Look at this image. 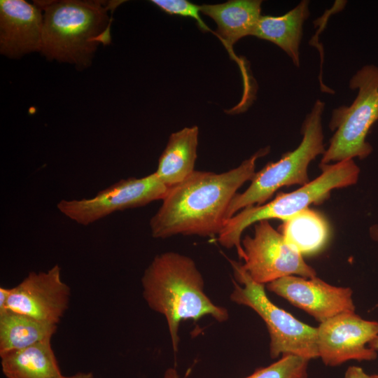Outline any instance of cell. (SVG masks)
Here are the masks:
<instances>
[{
  "instance_id": "83f0119b",
  "label": "cell",
  "mask_w": 378,
  "mask_h": 378,
  "mask_svg": "<svg viewBox=\"0 0 378 378\" xmlns=\"http://www.w3.org/2000/svg\"><path fill=\"white\" fill-rule=\"evenodd\" d=\"M369 378H378V374H372V375H370Z\"/></svg>"
},
{
  "instance_id": "6da1fadb",
  "label": "cell",
  "mask_w": 378,
  "mask_h": 378,
  "mask_svg": "<svg viewBox=\"0 0 378 378\" xmlns=\"http://www.w3.org/2000/svg\"><path fill=\"white\" fill-rule=\"evenodd\" d=\"M270 149L269 146L260 148L237 167L222 173L195 170L170 188L150 220L152 237H218L232 200L239 188L251 181L258 159L267 155Z\"/></svg>"
},
{
  "instance_id": "9c48e42d",
  "label": "cell",
  "mask_w": 378,
  "mask_h": 378,
  "mask_svg": "<svg viewBox=\"0 0 378 378\" xmlns=\"http://www.w3.org/2000/svg\"><path fill=\"white\" fill-rule=\"evenodd\" d=\"M241 244L244 261L242 267L256 283L267 285L291 275L316 276L315 270L286 242L268 220L255 223L253 236L246 235Z\"/></svg>"
},
{
  "instance_id": "8992f818",
  "label": "cell",
  "mask_w": 378,
  "mask_h": 378,
  "mask_svg": "<svg viewBox=\"0 0 378 378\" xmlns=\"http://www.w3.org/2000/svg\"><path fill=\"white\" fill-rule=\"evenodd\" d=\"M358 90L349 106L332 111L329 128L335 132L319 165L368 157L372 146L366 141L370 129L378 120V66L367 64L358 70L349 81Z\"/></svg>"
},
{
  "instance_id": "ba28073f",
  "label": "cell",
  "mask_w": 378,
  "mask_h": 378,
  "mask_svg": "<svg viewBox=\"0 0 378 378\" xmlns=\"http://www.w3.org/2000/svg\"><path fill=\"white\" fill-rule=\"evenodd\" d=\"M169 189L153 172L141 178L121 179L92 198L62 200L57 208L66 218L86 226L116 211L162 200Z\"/></svg>"
},
{
  "instance_id": "44dd1931",
  "label": "cell",
  "mask_w": 378,
  "mask_h": 378,
  "mask_svg": "<svg viewBox=\"0 0 378 378\" xmlns=\"http://www.w3.org/2000/svg\"><path fill=\"white\" fill-rule=\"evenodd\" d=\"M150 2L169 15L193 18L199 27L210 31L200 16V6L187 0H152Z\"/></svg>"
},
{
  "instance_id": "7c38bea8",
  "label": "cell",
  "mask_w": 378,
  "mask_h": 378,
  "mask_svg": "<svg viewBox=\"0 0 378 378\" xmlns=\"http://www.w3.org/2000/svg\"><path fill=\"white\" fill-rule=\"evenodd\" d=\"M266 288L319 323L344 312H355L350 288L332 286L316 276H287L267 284Z\"/></svg>"
},
{
  "instance_id": "ffe728a7",
  "label": "cell",
  "mask_w": 378,
  "mask_h": 378,
  "mask_svg": "<svg viewBox=\"0 0 378 378\" xmlns=\"http://www.w3.org/2000/svg\"><path fill=\"white\" fill-rule=\"evenodd\" d=\"M309 361L296 355H282L276 362L257 368L244 378H307Z\"/></svg>"
},
{
  "instance_id": "4316f807",
  "label": "cell",
  "mask_w": 378,
  "mask_h": 378,
  "mask_svg": "<svg viewBox=\"0 0 378 378\" xmlns=\"http://www.w3.org/2000/svg\"><path fill=\"white\" fill-rule=\"evenodd\" d=\"M368 346L378 351V335L369 343Z\"/></svg>"
},
{
  "instance_id": "ac0fdd59",
  "label": "cell",
  "mask_w": 378,
  "mask_h": 378,
  "mask_svg": "<svg viewBox=\"0 0 378 378\" xmlns=\"http://www.w3.org/2000/svg\"><path fill=\"white\" fill-rule=\"evenodd\" d=\"M280 230L286 242L302 255L319 252L330 234L325 217L309 207L284 220Z\"/></svg>"
},
{
  "instance_id": "5b68a950",
  "label": "cell",
  "mask_w": 378,
  "mask_h": 378,
  "mask_svg": "<svg viewBox=\"0 0 378 378\" xmlns=\"http://www.w3.org/2000/svg\"><path fill=\"white\" fill-rule=\"evenodd\" d=\"M324 108L325 103L317 99L302 123V139L300 145L284 154L279 160L268 163L255 172L247 189L237 193L232 200L226 220L246 207L266 203L284 186H304L311 181L308 175L309 165L326 151L321 124Z\"/></svg>"
},
{
  "instance_id": "30bf717a",
  "label": "cell",
  "mask_w": 378,
  "mask_h": 378,
  "mask_svg": "<svg viewBox=\"0 0 378 378\" xmlns=\"http://www.w3.org/2000/svg\"><path fill=\"white\" fill-rule=\"evenodd\" d=\"M378 335V322L344 312L320 323L317 328L318 358L335 367L350 360H372L377 351L368 346Z\"/></svg>"
},
{
  "instance_id": "5bb4252c",
  "label": "cell",
  "mask_w": 378,
  "mask_h": 378,
  "mask_svg": "<svg viewBox=\"0 0 378 378\" xmlns=\"http://www.w3.org/2000/svg\"><path fill=\"white\" fill-rule=\"evenodd\" d=\"M260 0H231L223 4H203L200 11L218 25L216 34L230 48L240 38L252 36L261 17Z\"/></svg>"
},
{
  "instance_id": "d4e9b609",
  "label": "cell",
  "mask_w": 378,
  "mask_h": 378,
  "mask_svg": "<svg viewBox=\"0 0 378 378\" xmlns=\"http://www.w3.org/2000/svg\"><path fill=\"white\" fill-rule=\"evenodd\" d=\"M369 235L378 246V224H373L369 227Z\"/></svg>"
},
{
  "instance_id": "8fae6325",
  "label": "cell",
  "mask_w": 378,
  "mask_h": 378,
  "mask_svg": "<svg viewBox=\"0 0 378 378\" xmlns=\"http://www.w3.org/2000/svg\"><path fill=\"white\" fill-rule=\"evenodd\" d=\"M71 290L62 281L61 267L55 265L46 272H31L10 288L7 311L57 325L69 307Z\"/></svg>"
},
{
  "instance_id": "cb8c5ba5",
  "label": "cell",
  "mask_w": 378,
  "mask_h": 378,
  "mask_svg": "<svg viewBox=\"0 0 378 378\" xmlns=\"http://www.w3.org/2000/svg\"><path fill=\"white\" fill-rule=\"evenodd\" d=\"M62 378H96L91 372H78L72 375L63 376Z\"/></svg>"
},
{
  "instance_id": "e0dca14e",
  "label": "cell",
  "mask_w": 378,
  "mask_h": 378,
  "mask_svg": "<svg viewBox=\"0 0 378 378\" xmlns=\"http://www.w3.org/2000/svg\"><path fill=\"white\" fill-rule=\"evenodd\" d=\"M1 357L6 378H62L51 340L13 351Z\"/></svg>"
},
{
  "instance_id": "52a82bcc",
  "label": "cell",
  "mask_w": 378,
  "mask_h": 378,
  "mask_svg": "<svg viewBox=\"0 0 378 378\" xmlns=\"http://www.w3.org/2000/svg\"><path fill=\"white\" fill-rule=\"evenodd\" d=\"M229 261L234 276L230 298L253 309L265 322L270 338V357L274 359L293 354L308 360L318 358L317 328L301 322L275 305L267 297L264 284L254 281L240 262Z\"/></svg>"
},
{
  "instance_id": "484cf974",
  "label": "cell",
  "mask_w": 378,
  "mask_h": 378,
  "mask_svg": "<svg viewBox=\"0 0 378 378\" xmlns=\"http://www.w3.org/2000/svg\"><path fill=\"white\" fill-rule=\"evenodd\" d=\"M162 378H181L178 371L174 368H167Z\"/></svg>"
},
{
  "instance_id": "9a60e30c",
  "label": "cell",
  "mask_w": 378,
  "mask_h": 378,
  "mask_svg": "<svg viewBox=\"0 0 378 378\" xmlns=\"http://www.w3.org/2000/svg\"><path fill=\"white\" fill-rule=\"evenodd\" d=\"M198 134V127L192 126L170 135L155 172L168 188L181 183L195 171Z\"/></svg>"
},
{
  "instance_id": "7a4b0ae2",
  "label": "cell",
  "mask_w": 378,
  "mask_h": 378,
  "mask_svg": "<svg viewBox=\"0 0 378 378\" xmlns=\"http://www.w3.org/2000/svg\"><path fill=\"white\" fill-rule=\"evenodd\" d=\"M141 286L148 306L165 318L174 352L178 350L181 321L206 316L219 323L229 319L228 310L206 294L204 278L188 255L174 251L155 255L143 274Z\"/></svg>"
},
{
  "instance_id": "277c9868",
  "label": "cell",
  "mask_w": 378,
  "mask_h": 378,
  "mask_svg": "<svg viewBox=\"0 0 378 378\" xmlns=\"http://www.w3.org/2000/svg\"><path fill=\"white\" fill-rule=\"evenodd\" d=\"M321 174L314 180L288 193H279L272 200L258 206L246 207L225 220L217 237L219 244L226 248H235L243 259L241 234L252 224L262 220L280 219L282 221L328 200L332 190L356 184L360 169L353 159L337 163L319 165Z\"/></svg>"
},
{
  "instance_id": "4fadbf2b",
  "label": "cell",
  "mask_w": 378,
  "mask_h": 378,
  "mask_svg": "<svg viewBox=\"0 0 378 378\" xmlns=\"http://www.w3.org/2000/svg\"><path fill=\"white\" fill-rule=\"evenodd\" d=\"M43 12L35 4L24 0L0 1V52L10 59H19L41 52Z\"/></svg>"
},
{
  "instance_id": "2e32d148",
  "label": "cell",
  "mask_w": 378,
  "mask_h": 378,
  "mask_svg": "<svg viewBox=\"0 0 378 378\" xmlns=\"http://www.w3.org/2000/svg\"><path fill=\"white\" fill-rule=\"evenodd\" d=\"M309 1L303 0L282 15H261L252 36L276 44L299 66V48L303 24L309 16Z\"/></svg>"
},
{
  "instance_id": "d6986e66",
  "label": "cell",
  "mask_w": 378,
  "mask_h": 378,
  "mask_svg": "<svg viewBox=\"0 0 378 378\" xmlns=\"http://www.w3.org/2000/svg\"><path fill=\"white\" fill-rule=\"evenodd\" d=\"M57 325L7 311L0 314V356L51 340Z\"/></svg>"
},
{
  "instance_id": "603a6c76",
  "label": "cell",
  "mask_w": 378,
  "mask_h": 378,
  "mask_svg": "<svg viewBox=\"0 0 378 378\" xmlns=\"http://www.w3.org/2000/svg\"><path fill=\"white\" fill-rule=\"evenodd\" d=\"M10 288H0V314L7 312V302L10 295Z\"/></svg>"
},
{
  "instance_id": "3957f363",
  "label": "cell",
  "mask_w": 378,
  "mask_h": 378,
  "mask_svg": "<svg viewBox=\"0 0 378 378\" xmlns=\"http://www.w3.org/2000/svg\"><path fill=\"white\" fill-rule=\"evenodd\" d=\"M43 12L41 53L48 60L75 65L92 63L101 44L111 41V14L116 1L60 0L34 1Z\"/></svg>"
},
{
  "instance_id": "7402d4cb",
  "label": "cell",
  "mask_w": 378,
  "mask_h": 378,
  "mask_svg": "<svg viewBox=\"0 0 378 378\" xmlns=\"http://www.w3.org/2000/svg\"><path fill=\"white\" fill-rule=\"evenodd\" d=\"M370 375L358 366H350L347 368L344 378H369Z\"/></svg>"
}]
</instances>
